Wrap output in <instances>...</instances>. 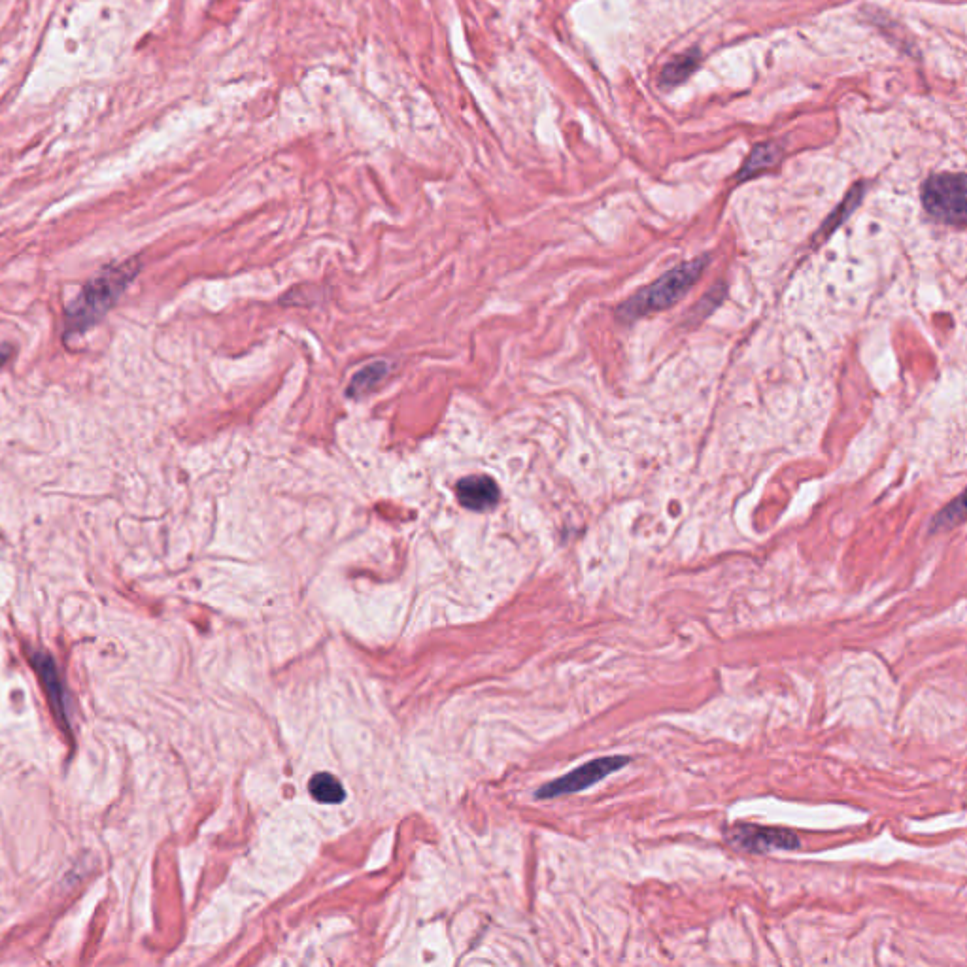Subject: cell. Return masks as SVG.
Segmentation results:
<instances>
[{
  "label": "cell",
  "mask_w": 967,
  "mask_h": 967,
  "mask_svg": "<svg viewBox=\"0 0 967 967\" xmlns=\"http://www.w3.org/2000/svg\"><path fill=\"white\" fill-rule=\"evenodd\" d=\"M308 790H310L312 798L320 801V803H327V805H335V803H340L346 798L344 786L331 773L314 775L308 782Z\"/></svg>",
  "instance_id": "obj_9"
},
{
  "label": "cell",
  "mask_w": 967,
  "mask_h": 967,
  "mask_svg": "<svg viewBox=\"0 0 967 967\" xmlns=\"http://www.w3.org/2000/svg\"><path fill=\"white\" fill-rule=\"evenodd\" d=\"M458 501L465 509L484 512L499 501V488L490 476H467L456 486Z\"/></svg>",
  "instance_id": "obj_7"
},
{
  "label": "cell",
  "mask_w": 967,
  "mask_h": 967,
  "mask_svg": "<svg viewBox=\"0 0 967 967\" xmlns=\"http://www.w3.org/2000/svg\"><path fill=\"white\" fill-rule=\"evenodd\" d=\"M924 210L941 223L964 227L967 220L966 176L935 174L922 186Z\"/></svg>",
  "instance_id": "obj_3"
},
{
  "label": "cell",
  "mask_w": 967,
  "mask_h": 967,
  "mask_svg": "<svg viewBox=\"0 0 967 967\" xmlns=\"http://www.w3.org/2000/svg\"><path fill=\"white\" fill-rule=\"evenodd\" d=\"M964 520H966V503H964V493H960L945 509L937 512V516L932 520V533L960 526Z\"/></svg>",
  "instance_id": "obj_13"
},
{
  "label": "cell",
  "mask_w": 967,
  "mask_h": 967,
  "mask_svg": "<svg viewBox=\"0 0 967 967\" xmlns=\"http://www.w3.org/2000/svg\"><path fill=\"white\" fill-rule=\"evenodd\" d=\"M631 764L629 756H607V758H597L588 764L580 765L575 771L563 775L556 781L544 784L543 788L537 792V798L550 799L567 796V794H577L597 782L603 781L612 773L624 769Z\"/></svg>",
  "instance_id": "obj_4"
},
{
  "label": "cell",
  "mask_w": 967,
  "mask_h": 967,
  "mask_svg": "<svg viewBox=\"0 0 967 967\" xmlns=\"http://www.w3.org/2000/svg\"><path fill=\"white\" fill-rule=\"evenodd\" d=\"M726 841L733 849L748 854H767L775 850L799 849V837L792 830L760 826V824H735L724 832Z\"/></svg>",
  "instance_id": "obj_5"
},
{
  "label": "cell",
  "mask_w": 967,
  "mask_h": 967,
  "mask_svg": "<svg viewBox=\"0 0 967 967\" xmlns=\"http://www.w3.org/2000/svg\"><path fill=\"white\" fill-rule=\"evenodd\" d=\"M138 269V261H123L106 267L101 274L89 280L76 301L68 306V333L80 335L104 318V314L118 303L121 293L131 284Z\"/></svg>",
  "instance_id": "obj_1"
},
{
  "label": "cell",
  "mask_w": 967,
  "mask_h": 967,
  "mask_svg": "<svg viewBox=\"0 0 967 967\" xmlns=\"http://www.w3.org/2000/svg\"><path fill=\"white\" fill-rule=\"evenodd\" d=\"M864 195V186L858 184V186L852 187V191L849 193V197L843 201V203L837 206V210L833 212L832 216L828 220L824 221L822 229L818 231V237H828L832 231H835L843 221L849 218L850 214L856 210V206L860 203Z\"/></svg>",
  "instance_id": "obj_12"
},
{
  "label": "cell",
  "mask_w": 967,
  "mask_h": 967,
  "mask_svg": "<svg viewBox=\"0 0 967 967\" xmlns=\"http://www.w3.org/2000/svg\"><path fill=\"white\" fill-rule=\"evenodd\" d=\"M707 263H709V255H701L665 272L656 282L637 291L633 297H629L628 301L618 306L616 318L629 325L641 320L650 312H662L677 305L680 299L696 286L697 280L705 272Z\"/></svg>",
  "instance_id": "obj_2"
},
{
  "label": "cell",
  "mask_w": 967,
  "mask_h": 967,
  "mask_svg": "<svg viewBox=\"0 0 967 967\" xmlns=\"http://www.w3.org/2000/svg\"><path fill=\"white\" fill-rule=\"evenodd\" d=\"M699 63H701L699 51H686L684 55L673 59L667 67L663 68L662 85L673 87V85L682 84L684 80H688V76H692V72L699 67Z\"/></svg>",
  "instance_id": "obj_10"
},
{
  "label": "cell",
  "mask_w": 967,
  "mask_h": 967,
  "mask_svg": "<svg viewBox=\"0 0 967 967\" xmlns=\"http://www.w3.org/2000/svg\"><path fill=\"white\" fill-rule=\"evenodd\" d=\"M10 357H12V346H0V369L8 363Z\"/></svg>",
  "instance_id": "obj_14"
},
{
  "label": "cell",
  "mask_w": 967,
  "mask_h": 967,
  "mask_svg": "<svg viewBox=\"0 0 967 967\" xmlns=\"http://www.w3.org/2000/svg\"><path fill=\"white\" fill-rule=\"evenodd\" d=\"M29 658H31L34 669H36L38 677L42 679V684L46 688V694H48V699H50L53 713L57 714V718H59V722H63V726H68L65 688H63V682H61V677H59V671L55 667V662L51 660L48 654H44V652H31Z\"/></svg>",
  "instance_id": "obj_6"
},
{
  "label": "cell",
  "mask_w": 967,
  "mask_h": 967,
  "mask_svg": "<svg viewBox=\"0 0 967 967\" xmlns=\"http://www.w3.org/2000/svg\"><path fill=\"white\" fill-rule=\"evenodd\" d=\"M781 157V148H777L775 144L767 142V144H760L756 146L752 153L748 155L747 163L745 167L739 172V180L745 182L748 178L752 176H758L760 172L764 170L771 169Z\"/></svg>",
  "instance_id": "obj_8"
},
{
  "label": "cell",
  "mask_w": 967,
  "mask_h": 967,
  "mask_svg": "<svg viewBox=\"0 0 967 967\" xmlns=\"http://www.w3.org/2000/svg\"><path fill=\"white\" fill-rule=\"evenodd\" d=\"M386 374H388V363L378 361V363H373V365H367L365 369H361L352 378L350 388H348V395L354 397V399L365 397L367 393H371L384 380Z\"/></svg>",
  "instance_id": "obj_11"
}]
</instances>
